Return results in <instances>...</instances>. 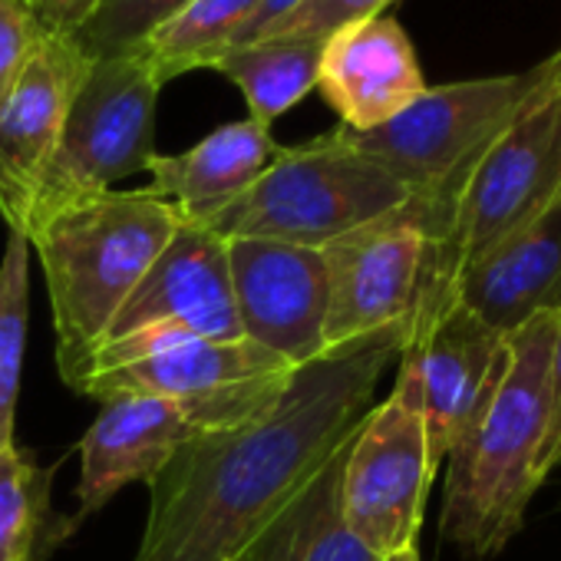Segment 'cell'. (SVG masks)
I'll return each instance as SVG.
<instances>
[{"label":"cell","mask_w":561,"mask_h":561,"mask_svg":"<svg viewBox=\"0 0 561 561\" xmlns=\"http://www.w3.org/2000/svg\"><path fill=\"white\" fill-rule=\"evenodd\" d=\"M280 152L271 126L248 119L225 123L179 156H152L149 195L172 202L185 221H198L241 195Z\"/></svg>","instance_id":"obj_18"},{"label":"cell","mask_w":561,"mask_h":561,"mask_svg":"<svg viewBox=\"0 0 561 561\" xmlns=\"http://www.w3.org/2000/svg\"><path fill=\"white\" fill-rule=\"evenodd\" d=\"M403 341V331H383L331 351L298 367L244 423L185 443L149 482L136 561H244L354 439Z\"/></svg>","instance_id":"obj_1"},{"label":"cell","mask_w":561,"mask_h":561,"mask_svg":"<svg viewBox=\"0 0 561 561\" xmlns=\"http://www.w3.org/2000/svg\"><path fill=\"white\" fill-rule=\"evenodd\" d=\"M321 251L328 261V354L383 331L407 337L413 318L449 295L459 274L453 251L426 234L410 202Z\"/></svg>","instance_id":"obj_8"},{"label":"cell","mask_w":561,"mask_h":561,"mask_svg":"<svg viewBox=\"0 0 561 561\" xmlns=\"http://www.w3.org/2000/svg\"><path fill=\"white\" fill-rule=\"evenodd\" d=\"M383 561H420V554H416V548H403V551H397V554H390Z\"/></svg>","instance_id":"obj_30"},{"label":"cell","mask_w":561,"mask_h":561,"mask_svg":"<svg viewBox=\"0 0 561 561\" xmlns=\"http://www.w3.org/2000/svg\"><path fill=\"white\" fill-rule=\"evenodd\" d=\"M185 4L188 0H100L77 41L90 57L136 50L159 24L179 14Z\"/></svg>","instance_id":"obj_24"},{"label":"cell","mask_w":561,"mask_h":561,"mask_svg":"<svg viewBox=\"0 0 561 561\" xmlns=\"http://www.w3.org/2000/svg\"><path fill=\"white\" fill-rule=\"evenodd\" d=\"M321 50V41L261 37L225 50L208 70L221 73L241 90L254 123L271 126L318 87Z\"/></svg>","instance_id":"obj_20"},{"label":"cell","mask_w":561,"mask_h":561,"mask_svg":"<svg viewBox=\"0 0 561 561\" xmlns=\"http://www.w3.org/2000/svg\"><path fill=\"white\" fill-rule=\"evenodd\" d=\"M205 433L208 426L202 416L175 400L142 393H119L103 400L100 416L80 443V485L73 518L83 522L87 515L100 512L119 489L133 482L149 485L185 443Z\"/></svg>","instance_id":"obj_15"},{"label":"cell","mask_w":561,"mask_h":561,"mask_svg":"<svg viewBox=\"0 0 561 561\" xmlns=\"http://www.w3.org/2000/svg\"><path fill=\"white\" fill-rule=\"evenodd\" d=\"M505 364L508 334L472 314L456 288L416 314L400 351L397 387L416 400L436 466L482 413Z\"/></svg>","instance_id":"obj_11"},{"label":"cell","mask_w":561,"mask_h":561,"mask_svg":"<svg viewBox=\"0 0 561 561\" xmlns=\"http://www.w3.org/2000/svg\"><path fill=\"white\" fill-rule=\"evenodd\" d=\"M228 267L238 324L251 344L291 367L328 354V261L321 248L231 238Z\"/></svg>","instance_id":"obj_12"},{"label":"cell","mask_w":561,"mask_h":561,"mask_svg":"<svg viewBox=\"0 0 561 561\" xmlns=\"http://www.w3.org/2000/svg\"><path fill=\"white\" fill-rule=\"evenodd\" d=\"M146 328H179L211 341L244 337L234 311L225 238L185 218L179 221L126 298L106 341H119Z\"/></svg>","instance_id":"obj_13"},{"label":"cell","mask_w":561,"mask_h":561,"mask_svg":"<svg viewBox=\"0 0 561 561\" xmlns=\"http://www.w3.org/2000/svg\"><path fill=\"white\" fill-rule=\"evenodd\" d=\"M159 93L162 80L139 47L93 60L34 188L24 234L57 208L149 169L156 156Z\"/></svg>","instance_id":"obj_7"},{"label":"cell","mask_w":561,"mask_h":561,"mask_svg":"<svg viewBox=\"0 0 561 561\" xmlns=\"http://www.w3.org/2000/svg\"><path fill=\"white\" fill-rule=\"evenodd\" d=\"M179 221V208L146 188H106L57 208L24 234L47 277L57 374L70 390Z\"/></svg>","instance_id":"obj_2"},{"label":"cell","mask_w":561,"mask_h":561,"mask_svg":"<svg viewBox=\"0 0 561 561\" xmlns=\"http://www.w3.org/2000/svg\"><path fill=\"white\" fill-rule=\"evenodd\" d=\"M314 90H321L344 129L367 133L423 96L426 80L403 24L380 14L347 24L324 41Z\"/></svg>","instance_id":"obj_16"},{"label":"cell","mask_w":561,"mask_h":561,"mask_svg":"<svg viewBox=\"0 0 561 561\" xmlns=\"http://www.w3.org/2000/svg\"><path fill=\"white\" fill-rule=\"evenodd\" d=\"M561 198V90L545 80L469 169L453 211L449 251L476 261Z\"/></svg>","instance_id":"obj_9"},{"label":"cell","mask_w":561,"mask_h":561,"mask_svg":"<svg viewBox=\"0 0 561 561\" xmlns=\"http://www.w3.org/2000/svg\"><path fill=\"white\" fill-rule=\"evenodd\" d=\"M93 60L77 37L47 34L11 96L0 103V218L8 231L24 234L34 188Z\"/></svg>","instance_id":"obj_14"},{"label":"cell","mask_w":561,"mask_h":561,"mask_svg":"<svg viewBox=\"0 0 561 561\" xmlns=\"http://www.w3.org/2000/svg\"><path fill=\"white\" fill-rule=\"evenodd\" d=\"M558 466H561V314H558L554 344H551V364H548V423H545V439H541V456H538L541 482Z\"/></svg>","instance_id":"obj_27"},{"label":"cell","mask_w":561,"mask_h":561,"mask_svg":"<svg viewBox=\"0 0 561 561\" xmlns=\"http://www.w3.org/2000/svg\"><path fill=\"white\" fill-rule=\"evenodd\" d=\"M44 37L47 31L34 21L21 0H0V103L11 96Z\"/></svg>","instance_id":"obj_26"},{"label":"cell","mask_w":561,"mask_h":561,"mask_svg":"<svg viewBox=\"0 0 561 561\" xmlns=\"http://www.w3.org/2000/svg\"><path fill=\"white\" fill-rule=\"evenodd\" d=\"M397 0H301V4L280 18L264 37H298V41H328L347 24L380 18ZM261 41V37H257Z\"/></svg>","instance_id":"obj_25"},{"label":"cell","mask_w":561,"mask_h":561,"mask_svg":"<svg viewBox=\"0 0 561 561\" xmlns=\"http://www.w3.org/2000/svg\"><path fill=\"white\" fill-rule=\"evenodd\" d=\"M54 469L27 449H0V561H47L77 528L50 499Z\"/></svg>","instance_id":"obj_21"},{"label":"cell","mask_w":561,"mask_h":561,"mask_svg":"<svg viewBox=\"0 0 561 561\" xmlns=\"http://www.w3.org/2000/svg\"><path fill=\"white\" fill-rule=\"evenodd\" d=\"M257 4L261 0H188L139 44V50L156 67L162 87L182 73L208 70L211 60L238 41Z\"/></svg>","instance_id":"obj_22"},{"label":"cell","mask_w":561,"mask_h":561,"mask_svg":"<svg viewBox=\"0 0 561 561\" xmlns=\"http://www.w3.org/2000/svg\"><path fill=\"white\" fill-rule=\"evenodd\" d=\"M541 80L545 60L525 73L426 87L423 96L390 123L367 133L337 126V133L351 149L377 162L410 192V205L426 234L449 248L453 211L469 169L515 119Z\"/></svg>","instance_id":"obj_4"},{"label":"cell","mask_w":561,"mask_h":561,"mask_svg":"<svg viewBox=\"0 0 561 561\" xmlns=\"http://www.w3.org/2000/svg\"><path fill=\"white\" fill-rule=\"evenodd\" d=\"M351 446V443H347ZM347 446L251 545L244 561H383L341 518L337 485Z\"/></svg>","instance_id":"obj_19"},{"label":"cell","mask_w":561,"mask_h":561,"mask_svg":"<svg viewBox=\"0 0 561 561\" xmlns=\"http://www.w3.org/2000/svg\"><path fill=\"white\" fill-rule=\"evenodd\" d=\"M436 469L423 413L393 383L390 397L367 413L347 446L337 485L344 525L380 558L416 548Z\"/></svg>","instance_id":"obj_10"},{"label":"cell","mask_w":561,"mask_h":561,"mask_svg":"<svg viewBox=\"0 0 561 561\" xmlns=\"http://www.w3.org/2000/svg\"><path fill=\"white\" fill-rule=\"evenodd\" d=\"M410 202V192L377 162L351 149L337 129L280 146L271 165L231 202L192 221L218 238H261L328 248L347 231Z\"/></svg>","instance_id":"obj_5"},{"label":"cell","mask_w":561,"mask_h":561,"mask_svg":"<svg viewBox=\"0 0 561 561\" xmlns=\"http://www.w3.org/2000/svg\"><path fill=\"white\" fill-rule=\"evenodd\" d=\"M21 4L34 14V21L47 34L77 37L83 31V24L93 18L100 0H21Z\"/></svg>","instance_id":"obj_28"},{"label":"cell","mask_w":561,"mask_h":561,"mask_svg":"<svg viewBox=\"0 0 561 561\" xmlns=\"http://www.w3.org/2000/svg\"><path fill=\"white\" fill-rule=\"evenodd\" d=\"M558 314L508 334V364L472 426L449 449L443 538L466 558L499 554L525 522L541 485L538 456L548 423V364Z\"/></svg>","instance_id":"obj_3"},{"label":"cell","mask_w":561,"mask_h":561,"mask_svg":"<svg viewBox=\"0 0 561 561\" xmlns=\"http://www.w3.org/2000/svg\"><path fill=\"white\" fill-rule=\"evenodd\" d=\"M548 60V67H551V80L558 83V90H561V47L551 54V57H545Z\"/></svg>","instance_id":"obj_29"},{"label":"cell","mask_w":561,"mask_h":561,"mask_svg":"<svg viewBox=\"0 0 561 561\" xmlns=\"http://www.w3.org/2000/svg\"><path fill=\"white\" fill-rule=\"evenodd\" d=\"M27 298H31V241L11 231L0 257V449L14 446L18 397L27 347Z\"/></svg>","instance_id":"obj_23"},{"label":"cell","mask_w":561,"mask_h":561,"mask_svg":"<svg viewBox=\"0 0 561 561\" xmlns=\"http://www.w3.org/2000/svg\"><path fill=\"white\" fill-rule=\"evenodd\" d=\"M459 301L489 328L515 334L541 314H561V198L456 274Z\"/></svg>","instance_id":"obj_17"},{"label":"cell","mask_w":561,"mask_h":561,"mask_svg":"<svg viewBox=\"0 0 561 561\" xmlns=\"http://www.w3.org/2000/svg\"><path fill=\"white\" fill-rule=\"evenodd\" d=\"M295 370L248 337L211 341L179 328H146L106 341L90 357L77 393L93 400L119 393L175 400L215 433L264 410Z\"/></svg>","instance_id":"obj_6"}]
</instances>
